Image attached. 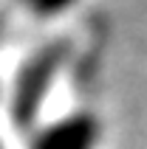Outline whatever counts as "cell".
<instances>
[{
	"instance_id": "1",
	"label": "cell",
	"mask_w": 147,
	"mask_h": 149,
	"mask_svg": "<svg viewBox=\"0 0 147 149\" xmlns=\"http://www.w3.org/2000/svg\"><path fill=\"white\" fill-rule=\"evenodd\" d=\"M96 141L99 121L90 113H74L37 132L28 149H96Z\"/></svg>"
},
{
	"instance_id": "2",
	"label": "cell",
	"mask_w": 147,
	"mask_h": 149,
	"mask_svg": "<svg viewBox=\"0 0 147 149\" xmlns=\"http://www.w3.org/2000/svg\"><path fill=\"white\" fill-rule=\"evenodd\" d=\"M0 34H3V28H0Z\"/></svg>"
},
{
	"instance_id": "3",
	"label": "cell",
	"mask_w": 147,
	"mask_h": 149,
	"mask_svg": "<svg viewBox=\"0 0 147 149\" xmlns=\"http://www.w3.org/2000/svg\"><path fill=\"white\" fill-rule=\"evenodd\" d=\"M0 149H3V143H0Z\"/></svg>"
}]
</instances>
